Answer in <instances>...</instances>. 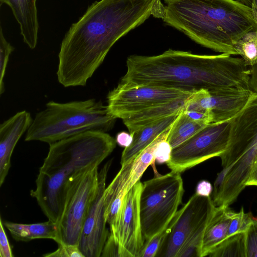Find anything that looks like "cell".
<instances>
[{
    "label": "cell",
    "mask_w": 257,
    "mask_h": 257,
    "mask_svg": "<svg viewBox=\"0 0 257 257\" xmlns=\"http://www.w3.org/2000/svg\"><path fill=\"white\" fill-rule=\"evenodd\" d=\"M11 235L17 241H29L35 239L45 238L59 242L58 223L48 220L46 222L22 224L10 221L3 222Z\"/></svg>",
    "instance_id": "cell-21"
},
{
    "label": "cell",
    "mask_w": 257,
    "mask_h": 257,
    "mask_svg": "<svg viewBox=\"0 0 257 257\" xmlns=\"http://www.w3.org/2000/svg\"><path fill=\"white\" fill-rule=\"evenodd\" d=\"M143 183L140 199L142 231L145 242L163 230L178 211L184 192L180 173L171 171Z\"/></svg>",
    "instance_id": "cell-7"
},
{
    "label": "cell",
    "mask_w": 257,
    "mask_h": 257,
    "mask_svg": "<svg viewBox=\"0 0 257 257\" xmlns=\"http://www.w3.org/2000/svg\"><path fill=\"white\" fill-rule=\"evenodd\" d=\"M0 94L5 92L4 77L10 54L14 48L5 39L2 27L0 28Z\"/></svg>",
    "instance_id": "cell-29"
},
{
    "label": "cell",
    "mask_w": 257,
    "mask_h": 257,
    "mask_svg": "<svg viewBox=\"0 0 257 257\" xmlns=\"http://www.w3.org/2000/svg\"><path fill=\"white\" fill-rule=\"evenodd\" d=\"M160 0H100L90 5L66 33L57 76L65 87L83 86L121 37L151 15L161 18Z\"/></svg>",
    "instance_id": "cell-1"
},
{
    "label": "cell",
    "mask_w": 257,
    "mask_h": 257,
    "mask_svg": "<svg viewBox=\"0 0 257 257\" xmlns=\"http://www.w3.org/2000/svg\"><path fill=\"white\" fill-rule=\"evenodd\" d=\"M236 1L252 10L254 19L257 24V0Z\"/></svg>",
    "instance_id": "cell-37"
},
{
    "label": "cell",
    "mask_w": 257,
    "mask_h": 257,
    "mask_svg": "<svg viewBox=\"0 0 257 257\" xmlns=\"http://www.w3.org/2000/svg\"><path fill=\"white\" fill-rule=\"evenodd\" d=\"M172 148L166 139L160 141L155 151V162L158 164L167 163L171 159Z\"/></svg>",
    "instance_id": "cell-32"
},
{
    "label": "cell",
    "mask_w": 257,
    "mask_h": 257,
    "mask_svg": "<svg viewBox=\"0 0 257 257\" xmlns=\"http://www.w3.org/2000/svg\"><path fill=\"white\" fill-rule=\"evenodd\" d=\"M112 160L98 172V186L82 228L78 247L84 257H100L109 234L106 227L104 192Z\"/></svg>",
    "instance_id": "cell-12"
},
{
    "label": "cell",
    "mask_w": 257,
    "mask_h": 257,
    "mask_svg": "<svg viewBox=\"0 0 257 257\" xmlns=\"http://www.w3.org/2000/svg\"><path fill=\"white\" fill-rule=\"evenodd\" d=\"M116 119L107 105L95 99L65 103L51 101L36 114L25 140L50 145L87 131L106 133Z\"/></svg>",
    "instance_id": "cell-5"
},
{
    "label": "cell",
    "mask_w": 257,
    "mask_h": 257,
    "mask_svg": "<svg viewBox=\"0 0 257 257\" xmlns=\"http://www.w3.org/2000/svg\"><path fill=\"white\" fill-rule=\"evenodd\" d=\"M134 160L121 165V168L104 192L105 217L109 225V234L115 242L119 216ZM116 243V242H115Z\"/></svg>",
    "instance_id": "cell-16"
},
{
    "label": "cell",
    "mask_w": 257,
    "mask_h": 257,
    "mask_svg": "<svg viewBox=\"0 0 257 257\" xmlns=\"http://www.w3.org/2000/svg\"><path fill=\"white\" fill-rule=\"evenodd\" d=\"M162 19L197 43L236 55L234 45L257 31L252 10L234 0H164Z\"/></svg>",
    "instance_id": "cell-4"
},
{
    "label": "cell",
    "mask_w": 257,
    "mask_h": 257,
    "mask_svg": "<svg viewBox=\"0 0 257 257\" xmlns=\"http://www.w3.org/2000/svg\"><path fill=\"white\" fill-rule=\"evenodd\" d=\"M247 186H257V163L252 171L249 178L246 183Z\"/></svg>",
    "instance_id": "cell-38"
},
{
    "label": "cell",
    "mask_w": 257,
    "mask_h": 257,
    "mask_svg": "<svg viewBox=\"0 0 257 257\" xmlns=\"http://www.w3.org/2000/svg\"><path fill=\"white\" fill-rule=\"evenodd\" d=\"M210 217L192 231L182 247L178 257L200 256V250L204 232Z\"/></svg>",
    "instance_id": "cell-26"
},
{
    "label": "cell",
    "mask_w": 257,
    "mask_h": 257,
    "mask_svg": "<svg viewBox=\"0 0 257 257\" xmlns=\"http://www.w3.org/2000/svg\"><path fill=\"white\" fill-rule=\"evenodd\" d=\"M180 113L170 115L132 134L133 137V142L122 151L120 164L128 163L134 159L158 136L169 128L175 122Z\"/></svg>",
    "instance_id": "cell-20"
},
{
    "label": "cell",
    "mask_w": 257,
    "mask_h": 257,
    "mask_svg": "<svg viewBox=\"0 0 257 257\" xmlns=\"http://www.w3.org/2000/svg\"><path fill=\"white\" fill-rule=\"evenodd\" d=\"M208 256L246 257L245 232L235 233L227 237Z\"/></svg>",
    "instance_id": "cell-24"
},
{
    "label": "cell",
    "mask_w": 257,
    "mask_h": 257,
    "mask_svg": "<svg viewBox=\"0 0 257 257\" xmlns=\"http://www.w3.org/2000/svg\"><path fill=\"white\" fill-rule=\"evenodd\" d=\"M215 207L211 196L205 197L194 194L178 210V218L156 257H178L189 236L211 216Z\"/></svg>",
    "instance_id": "cell-11"
},
{
    "label": "cell",
    "mask_w": 257,
    "mask_h": 257,
    "mask_svg": "<svg viewBox=\"0 0 257 257\" xmlns=\"http://www.w3.org/2000/svg\"><path fill=\"white\" fill-rule=\"evenodd\" d=\"M3 220L0 218V256L13 257L12 247L9 243L5 230Z\"/></svg>",
    "instance_id": "cell-33"
},
{
    "label": "cell",
    "mask_w": 257,
    "mask_h": 257,
    "mask_svg": "<svg viewBox=\"0 0 257 257\" xmlns=\"http://www.w3.org/2000/svg\"><path fill=\"white\" fill-rule=\"evenodd\" d=\"M236 55H239L249 67L257 63V31L245 34L234 46Z\"/></svg>",
    "instance_id": "cell-25"
},
{
    "label": "cell",
    "mask_w": 257,
    "mask_h": 257,
    "mask_svg": "<svg viewBox=\"0 0 257 257\" xmlns=\"http://www.w3.org/2000/svg\"><path fill=\"white\" fill-rule=\"evenodd\" d=\"M246 257H257V219L253 218L245 231Z\"/></svg>",
    "instance_id": "cell-30"
},
{
    "label": "cell",
    "mask_w": 257,
    "mask_h": 257,
    "mask_svg": "<svg viewBox=\"0 0 257 257\" xmlns=\"http://www.w3.org/2000/svg\"><path fill=\"white\" fill-rule=\"evenodd\" d=\"M253 218L251 213L244 212L243 207L238 212L233 211L227 237L235 233L245 232Z\"/></svg>",
    "instance_id": "cell-28"
},
{
    "label": "cell",
    "mask_w": 257,
    "mask_h": 257,
    "mask_svg": "<svg viewBox=\"0 0 257 257\" xmlns=\"http://www.w3.org/2000/svg\"><path fill=\"white\" fill-rule=\"evenodd\" d=\"M219 157L223 167L217 176L220 187L237 196L246 187L257 163V93L253 92L243 108L231 119L228 145Z\"/></svg>",
    "instance_id": "cell-6"
},
{
    "label": "cell",
    "mask_w": 257,
    "mask_h": 257,
    "mask_svg": "<svg viewBox=\"0 0 257 257\" xmlns=\"http://www.w3.org/2000/svg\"><path fill=\"white\" fill-rule=\"evenodd\" d=\"M115 141L119 146L125 148L128 147L133 141V135L130 133L122 131L118 133L115 138Z\"/></svg>",
    "instance_id": "cell-35"
},
{
    "label": "cell",
    "mask_w": 257,
    "mask_h": 257,
    "mask_svg": "<svg viewBox=\"0 0 257 257\" xmlns=\"http://www.w3.org/2000/svg\"><path fill=\"white\" fill-rule=\"evenodd\" d=\"M195 92L156 85H127L119 82L109 92L107 107L115 118L123 119L154 106L190 96Z\"/></svg>",
    "instance_id": "cell-10"
},
{
    "label": "cell",
    "mask_w": 257,
    "mask_h": 257,
    "mask_svg": "<svg viewBox=\"0 0 257 257\" xmlns=\"http://www.w3.org/2000/svg\"><path fill=\"white\" fill-rule=\"evenodd\" d=\"M33 118L26 110L19 111L0 125V186L4 183L11 164L13 151L28 131Z\"/></svg>",
    "instance_id": "cell-15"
},
{
    "label": "cell",
    "mask_w": 257,
    "mask_h": 257,
    "mask_svg": "<svg viewBox=\"0 0 257 257\" xmlns=\"http://www.w3.org/2000/svg\"><path fill=\"white\" fill-rule=\"evenodd\" d=\"M231 119L211 122L190 139L172 149L166 164L171 171L181 173L209 159L220 157L225 151Z\"/></svg>",
    "instance_id": "cell-9"
},
{
    "label": "cell",
    "mask_w": 257,
    "mask_h": 257,
    "mask_svg": "<svg viewBox=\"0 0 257 257\" xmlns=\"http://www.w3.org/2000/svg\"><path fill=\"white\" fill-rule=\"evenodd\" d=\"M213 191L211 184L206 181H200L196 186L195 193L202 196H210Z\"/></svg>",
    "instance_id": "cell-34"
},
{
    "label": "cell",
    "mask_w": 257,
    "mask_h": 257,
    "mask_svg": "<svg viewBox=\"0 0 257 257\" xmlns=\"http://www.w3.org/2000/svg\"><path fill=\"white\" fill-rule=\"evenodd\" d=\"M250 89L253 92L257 93V63L250 67Z\"/></svg>",
    "instance_id": "cell-36"
},
{
    "label": "cell",
    "mask_w": 257,
    "mask_h": 257,
    "mask_svg": "<svg viewBox=\"0 0 257 257\" xmlns=\"http://www.w3.org/2000/svg\"><path fill=\"white\" fill-rule=\"evenodd\" d=\"M142 185L138 181L124 199L115 239L119 257H139L144 245L140 213Z\"/></svg>",
    "instance_id": "cell-13"
},
{
    "label": "cell",
    "mask_w": 257,
    "mask_h": 257,
    "mask_svg": "<svg viewBox=\"0 0 257 257\" xmlns=\"http://www.w3.org/2000/svg\"><path fill=\"white\" fill-rule=\"evenodd\" d=\"M178 215L179 210H178L169 224L163 230L145 242L139 257H156L163 241L171 231Z\"/></svg>",
    "instance_id": "cell-27"
},
{
    "label": "cell",
    "mask_w": 257,
    "mask_h": 257,
    "mask_svg": "<svg viewBox=\"0 0 257 257\" xmlns=\"http://www.w3.org/2000/svg\"><path fill=\"white\" fill-rule=\"evenodd\" d=\"M253 92L251 90L231 89L210 92L205 89L195 91L184 110H209L213 122L229 120L244 107Z\"/></svg>",
    "instance_id": "cell-14"
},
{
    "label": "cell",
    "mask_w": 257,
    "mask_h": 257,
    "mask_svg": "<svg viewBox=\"0 0 257 257\" xmlns=\"http://www.w3.org/2000/svg\"><path fill=\"white\" fill-rule=\"evenodd\" d=\"M174 123L158 136L134 159L128 179V191L138 181H140L142 175L150 165L155 166L156 148L160 141L167 139Z\"/></svg>",
    "instance_id": "cell-22"
},
{
    "label": "cell",
    "mask_w": 257,
    "mask_h": 257,
    "mask_svg": "<svg viewBox=\"0 0 257 257\" xmlns=\"http://www.w3.org/2000/svg\"><path fill=\"white\" fill-rule=\"evenodd\" d=\"M116 144L115 139L105 132L87 131L49 145L36 187L30 192L48 220L58 222L71 182L98 167Z\"/></svg>",
    "instance_id": "cell-3"
},
{
    "label": "cell",
    "mask_w": 257,
    "mask_h": 257,
    "mask_svg": "<svg viewBox=\"0 0 257 257\" xmlns=\"http://www.w3.org/2000/svg\"><path fill=\"white\" fill-rule=\"evenodd\" d=\"M207 124L192 119L183 111L174 122L167 141L173 149L193 136Z\"/></svg>",
    "instance_id": "cell-23"
},
{
    "label": "cell",
    "mask_w": 257,
    "mask_h": 257,
    "mask_svg": "<svg viewBox=\"0 0 257 257\" xmlns=\"http://www.w3.org/2000/svg\"><path fill=\"white\" fill-rule=\"evenodd\" d=\"M191 96L150 108L122 119L123 122L132 134L163 118L181 112Z\"/></svg>",
    "instance_id": "cell-19"
},
{
    "label": "cell",
    "mask_w": 257,
    "mask_h": 257,
    "mask_svg": "<svg viewBox=\"0 0 257 257\" xmlns=\"http://www.w3.org/2000/svg\"><path fill=\"white\" fill-rule=\"evenodd\" d=\"M98 168L94 167L79 174L70 183L58 222V244L78 245L84 220L97 191Z\"/></svg>",
    "instance_id": "cell-8"
},
{
    "label": "cell",
    "mask_w": 257,
    "mask_h": 257,
    "mask_svg": "<svg viewBox=\"0 0 257 257\" xmlns=\"http://www.w3.org/2000/svg\"><path fill=\"white\" fill-rule=\"evenodd\" d=\"M45 257H84L78 245L61 243L53 252L43 255Z\"/></svg>",
    "instance_id": "cell-31"
},
{
    "label": "cell",
    "mask_w": 257,
    "mask_h": 257,
    "mask_svg": "<svg viewBox=\"0 0 257 257\" xmlns=\"http://www.w3.org/2000/svg\"><path fill=\"white\" fill-rule=\"evenodd\" d=\"M248 67L243 59L229 54L198 55L169 49L155 56H129L126 72L120 83L191 91L250 90V70Z\"/></svg>",
    "instance_id": "cell-2"
},
{
    "label": "cell",
    "mask_w": 257,
    "mask_h": 257,
    "mask_svg": "<svg viewBox=\"0 0 257 257\" xmlns=\"http://www.w3.org/2000/svg\"><path fill=\"white\" fill-rule=\"evenodd\" d=\"M233 211L228 206H215L204 232L200 257L208 256L226 238Z\"/></svg>",
    "instance_id": "cell-18"
},
{
    "label": "cell",
    "mask_w": 257,
    "mask_h": 257,
    "mask_svg": "<svg viewBox=\"0 0 257 257\" xmlns=\"http://www.w3.org/2000/svg\"><path fill=\"white\" fill-rule=\"evenodd\" d=\"M37 0H0L1 5H8L19 23L24 42L31 49L36 48L39 23Z\"/></svg>",
    "instance_id": "cell-17"
}]
</instances>
